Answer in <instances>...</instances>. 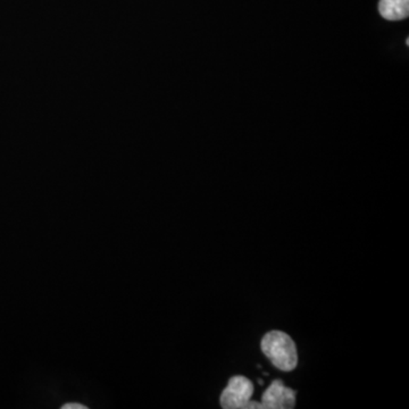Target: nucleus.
I'll list each match as a JSON object with an SVG mask.
<instances>
[{"label":"nucleus","mask_w":409,"mask_h":409,"mask_svg":"<svg viewBox=\"0 0 409 409\" xmlns=\"http://www.w3.org/2000/svg\"><path fill=\"white\" fill-rule=\"evenodd\" d=\"M62 409H87V407L80 404H66L62 407Z\"/></svg>","instance_id":"obj_5"},{"label":"nucleus","mask_w":409,"mask_h":409,"mask_svg":"<svg viewBox=\"0 0 409 409\" xmlns=\"http://www.w3.org/2000/svg\"><path fill=\"white\" fill-rule=\"evenodd\" d=\"M297 391L274 380L262 395L261 409H291L296 407Z\"/></svg>","instance_id":"obj_3"},{"label":"nucleus","mask_w":409,"mask_h":409,"mask_svg":"<svg viewBox=\"0 0 409 409\" xmlns=\"http://www.w3.org/2000/svg\"><path fill=\"white\" fill-rule=\"evenodd\" d=\"M255 391L254 383L244 376H234L229 380L227 387L221 395L223 409H261V403L252 401Z\"/></svg>","instance_id":"obj_2"},{"label":"nucleus","mask_w":409,"mask_h":409,"mask_svg":"<svg viewBox=\"0 0 409 409\" xmlns=\"http://www.w3.org/2000/svg\"><path fill=\"white\" fill-rule=\"evenodd\" d=\"M258 382H259V383H261V384H264L263 380H258Z\"/></svg>","instance_id":"obj_6"},{"label":"nucleus","mask_w":409,"mask_h":409,"mask_svg":"<svg viewBox=\"0 0 409 409\" xmlns=\"http://www.w3.org/2000/svg\"><path fill=\"white\" fill-rule=\"evenodd\" d=\"M378 11L388 21H401L409 15V0H380Z\"/></svg>","instance_id":"obj_4"},{"label":"nucleus","mask_w":409,"mask_h":409,"mask_svg":"<svg viewBox=\"0 0 409 409\" xmlns=\"http://www.w3.org/2000/svg\"><path fill=\"white\" fill-rule=\"evenodd\" d=\"M262 351L274 368L291 372L298 366L297 346L291 336L284 331H271L263 336Z\"/></svg>","instance_id":"obj_1"}]
</instances>
